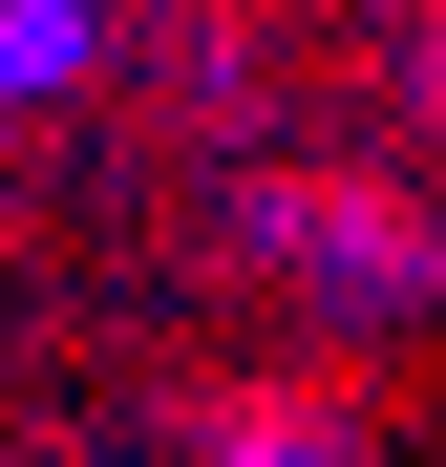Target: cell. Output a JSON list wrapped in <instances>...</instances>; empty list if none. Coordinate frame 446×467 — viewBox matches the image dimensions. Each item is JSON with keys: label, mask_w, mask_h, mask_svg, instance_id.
Here are the masks:
<instances>
[{"label": "cell", "mask_w": 446, "mask_h": 467, "mask_svg": "<svg viewBox=\"0 0 446 467\" xmlns=\"http://www.w3.org/2000/svg\"><path fill=\"white\" fill-rule=\"evenodd\" d=\"M86 43H107L86 0H0V107H43V86H86Z\"/></svg>", "instance_id": "3957f363"}, {"label": "cell", "mask_w": 446, "mask_h": 467, "mask_svg": "<svg viewBox=\"0 0 446 467\" xmlns=\"http://www.w3.org/2000/svg\"><path fill=\"white\" fill-rule=\"evenodd\" d=\"M234 234H255L276 276L361 297V319H425V297H446V213L383 192V171H276V192H234Z\"/></svg>", "instance_id": "6da1fadb"}, {"label": "cell", "mask_w": 446, "mask_h": 467, "mask_svg": "<svg viewBox=\"0 0 446 467\" xmlns=\"http://www.w3.org/2000/svg\"><path fill=\"white\" fill-rule=\"evenodd\" d=\"M171 446H213V467H319V446H383V382H361V361H319V382H192Z\"/></svg>", "instance_id": "7a4b0ae2"}, {"label": "cell", "mask_w": 446, "mask_h": 467, "mask_svg": "<svg viewBox=\"0 0 446 467\" xmlns=\"http://www.w3.org/2000/svg\"><path fill=\"white\" fill-rule=\"evenodd\" d=\"M425 107H446V0H425Z\"/></svg>", "instance_id": "277c9868"}]
</instances>
